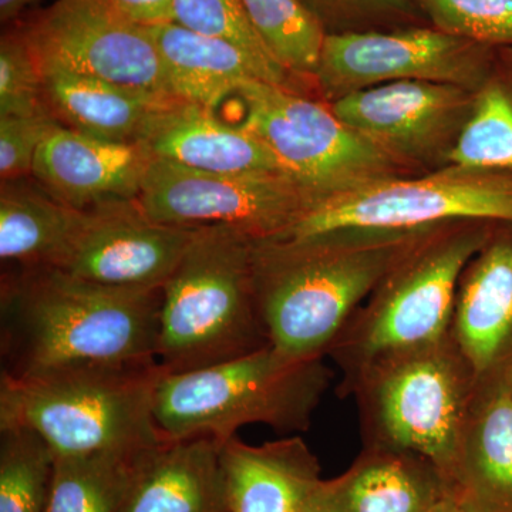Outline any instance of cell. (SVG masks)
I'll list each match as a JSON object with an SVG mask.
<instances>
[{"mask_svg":"<svg viewBox=\"0 0 512 512\" xmlns=\"http://www.w3.org/2000/svg\"><path fill=\"white\" fill-rule=\"evenodd\" d=\"M161 302L163 288H114L47 266L22 268L2 285V373L157 363Z\"/></svg>","mask_w":512,"mask_h":512,"instance_id":"cell-1","label":"cell"},{"mask_svg":"<svg viewBox=\"0 0 512 512\" xmlns=\"http://www.w3.org/2000/svg\"><path fill=\"white\" fill-rule=\"evenodd\" d=\"M421 228L345 227L255 239V299L269 343L295 359H325Z\"/></svg>","mask_w":512,"mask_h":512,"instance_id":"cell-2","label":"cell"},{"mask_svg":"<svg viewBox=\"0 0 512 512\" xmlns=\"http://www.w3.org/2000/svg\"><path fill=\"white\" fill-rule=\"evenodd\" d=\"M157 363H83L0 377V429L39 434L56 457L137 453L164 440L154 419Z\"/></svg>","mask_w":512,"mask_h":512,"instance_id":"cell-3","label":"cell"},{"mask_svg":"<svg viewBox=\"0 0 512 512\" xmlns=\"http://www.w3.org/2000/svg\"><path fill=\"white\" fill-rule=\"evenodd\" d=\"M494 224L450 221L417 232L333 340L326 356L340 367L342 380L384 356L450 336L458 281Z\"/></svg>","mask_w":512,"mask_h":512,"instance_id":"cell-4","label":"cell"},{"mask_svg":"<svg viewBox=\"0 0 512 512\" xmlns=\"http://www.w3.org/2000/svg\"><path fill=\"white\" fill-rule=\"evenodd\" d=\"M254 242L221 225L197 229L163 286L157 340L163 375L204 369L271 345L256 306Z\"/></svg>","mask_w":512,"mask_h":512,"instance_id":"cell-5","label":"cell"},{"mask_svg":"<svg viewBox=\"0 0 512 512\" xmlns=\"http://www.w3.org/2000/svg\"><path fill=\"white\" fill-rule=\"evenodd\" d=\"M332 376L323 359H295L269 345L204 369L161 375L154 419L167 440L214 437L224 443L249 424L305 431Z\"/></svg>","mask_w":512,"mask_h":512,"instance_id":"cell-6","label":"cell"},{"mask_svg":"<svg viewBox=\"0 0 512 512\" xmlns=\"http://www.w3.org/2000/svg\"><path fill=\"white\" fill-rule=\"evenodd\" d=\"M477 377L450 336L426 348L384 356L342 380L353 396L363 446L413 451L446 481Z\"/></svg>","mask_w":512,"mask_h":512,"instance_id":"cell-7","label":"cell"},{"mask_svg":"<svg viewBox=\"0 0 512 512\" xmlns=\"http://www.w3.org/2000/svg\"><path fill=\"white\" fill-rule=\"evenodd\" d=\"M234 97L238 124L262 141L284 173L323 201L420 175L340 120L323 100L258 80Z\"/></svg>","mask_w":512,"mask_h":512,"instance_id":"cell-8","label":"cell"},{"mask_svg":"<svg viewBox=\"0 0 512 512\" xmlns=\"http://www.w3.org/2000/svg\"><path fill=\"white\" fill-rule=\"evenodd\" d=\"M322 202L284 171L208 173L156 157L137 197L161 224L221 225L255 239L285 237Z\"/></svg>","mask_w":512,"mask_h":512,"instance_id":"cell-9","label":"cell"},{"mask_svg":"<svg viewBox=\"0 0 512 512\" xmlns=\"http://www.w3.org/2000/svg\"><path fill=\"white\" fill-rule=\"evenodd\" d=\"M466 220L512 222V171L451 163L431 173L370 185L323 201L285 237Z\"/></svg>","mask_w":512,"mask_h":512,"instance_id":"cell-10","label":"cell"},{"mask_svg":"<svg viewBox=\"0 0 512 512\" xmlns=\"http://www.w3.org/2000/svg\"><path fill=\"white\" fill-rule=\"evenodd\" d=\"M494 50L431 25L328 36L315 82L325 103L380 84L412 80L476 92Z\"/></svg>","mask_w":512,"mask_h":512,"instance_id":"cell-11","label":"cell"},{"mask_svg":"<svg viewBox=\"0 0 512 512\" xmlns=\"http://www.w3.org/2000/svg\"><path fill=\"white\" fill-rule=\"evenodd\" d=\"M22 29L39 66L175 99L150 30L111 0H55Z\"/></svg>","mask_w":512,"mask_h":512,"instance_id":"cell-12","label":"cell"},{"mask_svg":"<svg viewBox=\"0 0 512 512\" xmlns=\"http://www.w3.org/2000/svg\"><path fill=\"white\" fill-rule=\"evenodd\" d=\"M330 109L420 174L447 167L466 130L474 92L456 84H380L329 103Z\"/></svg>","mask_w":512,"mask_h":512,"instance_id":"cell-13","label":"cell"},{"mask_svg":"<svg viewBox=\"0 0 512 512\" xmlns=\"http://www.w3.org/2000/svg\"><path fill=\"white\" fill-rule=\"evenodd\" d=\"M148 218L136 201L86 211L82 228L56 269L114 288L161 289L197 234Z\"/></svg>","mask_w":512,"mask_h":512,"instance_id":"cell-14","label":"cell"},{"mask_svg":"<svg viewBox=\"0 0 512 512\" xmlns=\"http://www.w3.org/2000/svg\"><path fill=\"white\" fill-rule=\"evenodd\" d=\"M153 153L144 141H111L57 124L37 150L33 177L74 210L136 201Z\"/></svg>","mask_w":512,"mask_h":512,"instance_id":"cell-15","label":"cell"},{"mask_svg":"<svg viewBox=\"0 0 512 512\" xmlns=\"http://www.w3.org/2000/svg\"><path fill=\"white\" fill-rule=\"evenodd\" d=\"M450 338L477 382L512 373V222H497L458 281Z\"/></svg>","mask_w":512,"mask_h":512,"instance_id":"cell-16","label":"cell"},{"mask_svg":"<svg viewBox=\"0 0 512 512\" xmlns=\"http://www.w3.org/2000/svg\"><path fill=\"white\" fill-rule=\"evenodd\" d=\"M464 512H512V373L477 382L446 478Z\"/></svg>","mask_w":512,"mask_h":512,"instance_id":"cell-17","label":"cell"},{"mask_svg":"<svg viewBox=\"0 0 512 512\" xmlns=\"http://www.w3.org/2000/svg\"><path fill=\"white\" fill-rule=\"evenodd\" d=\"M447 498L443 474L429 458L363 446L345 473L322 480L308 507L318 512H434Z\"/></svg>","mask_w":512,"mask_h":512,"instance_id":"cell-18","label":"cell"},{"mask_svg":"<svg viewBox=\"0 0 512 512\" xmlns=\"http://www.w3.org/2000/svg\"><path fill=\"white\" fill-rule=\"evenodd\" d=\"M221 446L214 437H191L144 448L117 512H229Z\"/></svg>","mask_w":512,"mask_h":512,"instance_id":"cell-19","label":"cell"},{"mask_svg":"<svg viewBox=\"0 0 512 512\" xmlns=\"http://www.w3.org/2000/svg\"><path fill=\"white\" fill-rule=\"evenodd\" d=\"M229 512H303L318 490V458L302 437L251 446L237 436L220 453Z\"/></svg>","mask_w":512,"mask_h":512,"instance_id":"cell-20","label":"cell"},{"mask_svg":"<svg viewBox=\"0 0 512 512\" xmlns=\"http://www.w3.org/2000/svg\"><path fill=\"white\" fill-rule=\"evenodd\" d=\"M39 69L47 107L57 121L104 140H146L157 117L178 101L62 67Z\"/></svg>","mask_w":512,"mask_h":512,"instance_id":"cell-21","label":"cell"},{"mask_svg":"<svg viewBox=\"0 0 512 512\" xmlns=\"http://www.w3.org/2000/svg\"><path fill=\"white\" fill-rule=\"evenodd\" d=\"M144 143L156 158L208 173L282 171L271 151L247 128L187 101L168 106Z\"/></svg>","mask_w":512,"mask_h":512,"instance_id":"cell-22","label":"cell"},{"mask_svg":"<svg viewBox=\"0 0 512 512\" xmlns=\"http://www.w3.org/2000/svg\"><path fill=\"white\" fill-rule=\"evenodd\" d=\"M147 28L175 99L215 110L244 84L255 80L266 83L258 64L225 40L200 35L175 22Z\"/></svg>","mask_w":512,"mask_h":512,"instance_id":"cell-23","label":"cell"},{"mask_svg":"<svg viewBox=\"0 0 512 512\" xmlns=\"http://www.w3.org/2000/svg\"><path fill=\"white\" fill-rule=\"evenodd\" d=\"M86 211L74 210L39 188L3 183L0 258L20 268H56L79 234Z\"/></svg>","mask_w":512,"mask_h":512,"instance_id":"cell-24","label":"cell"},{"mask_svg":"<svg viewBox=\"0 0 512 512\" xmlns=\"http://www.w3.org/2000/svg\"><path fill=\"white\" fill-rule=\"evenodd\" d=\"M451 163L512 171V47H495Z\"/></svg>","mask_w":512,"mask_h":512,"instance_id":"cell-25","label":"cell"},{"mask_svg":"<svg viewBox=\"0 0 512 512\" xmlns=\"http://www.w3.org/2000/svg\"><path fill=\"white\" fill-rule=\"evenodd\" d=\"M239 2L275 62L316 86L315 76L328 35L305 3L302 0Z\"/></svg>","mask_w":512,"mask_h":512,"instance_id":"cell-26","label":"cell"},{"mask_svg":"<svg viewBox=\"0 0 512 512\" xmlns=\"http://www.w3.org/2000/svg\"><path fill=\"white\" fill-rule=\"evenodd\" d=\"M138 453L56 457L45 512H117Z\"/></svg>","mask_w":512,"mask_h":512,"instance_id":"cell-27","label":"cell"},{"mask_svg":"<svg viewBox=\"0 0 512 512\" xmlns=\"http://www.w3.org/2000/svg\"><path fill=\"white\" fill-rule=\"evenodd\" d=\"M173 22L244 50L258 64L266 83L319 99L315 84L289 73L269 55L239 0H174Z\"/></svg>","mask_w":512,"mask_h":512,"instance_id":"cell-28","label":"cell"},{"mask_svg":"<svg viewBox=\"0 0 512 512\" xmlns=\"http://www.w3.org/2000/svg\"><path fill=\"white\" fill-rule=\"evenodd\" d=\"M55 466L56 454L35 431L0 429V512H45Z\"/></svg>","mask_w":512,"mask_h":512,"instance_id":"cell-29","label":"cell"},{"mask_svg":"<svg viewBox=\"0 0 512 512\" xmlns=\"http://www.w3.org/2000/svg\"><path fill=\"white\" fill-rule=\"evenodd\" d=\"M434 28L491 47H512V0H414Z\"/></svg>","mask_w":512,"mask_h":512,"instance_id":"cell-30","label":"cell"},{"mask_svg":"<svg viewBox=\"0 0 512 512\" xmlns=\"http://www.w3.org/2000/svg\"><path fill=\"white\" fill-rule=\"evenodd\" d=\"M328 36L430 25L414 0H302Z\"/></svg>","mask_w":512,"mask_h":512,"instance_id":"cell-31","label":"cell"},{"mask_svg":"<svg viewBox=\"0 0 512 512\" xmlns=\"http://www.w3.org/2000/svg\"><path fill=\"white\" fill-rule=\"evenodd\" d=\"M52 113L43 93V79L22 26L0 39V116Z\"/></svg>","mask_w":512,"mask_h":512,"instance_id":"cell-32","label":"cell"},{"mask_svg":"<svg viewBox=\"0 0 512 512\" xmlns=\"http://www.w3.org/2000/svg\"><path fill=\"white\" fill-rule=\"evenodd\" d=\"M60 124L52 113L0 116V177L3 183L32 174L37 150Z\"/></svg>","mask_w":512,"mask_h":512,"instance_id":"cell-33","label":"cell"},{"mask_svg":"<svg viewBox=\"0 0 512 512\" xmlns=\"http://www.w3.org/2000/svg\"><path fill=\"white\" fill-rule=\"evenodd\" d=\"M127 15L141 25L173 22L174 0H111Z\"/></svg>","mask_w":512,"mask_h":512,"instance_id":"cell-34","label":"cell"},{"mask_svg":"<svg viewBox=\"0 0 512 512\" xmlns=\"http://www.w3.org/2000/svg\"><path fill=\"white\" fill-rule=\"evenodd\" d=\"M35 2L36 0H0V20L2 23L12 22Z\"/></svg>","mask_w":512,"mask_h":512,"instance_id":"cell-35","label":"cell"},{"mask_svg":"<svg viewBox=\"0 0 512 512\" xmlns=\"http://www.w3.org/2000/svg\"><path fill=\"white\" fill-rule=\"evenodd\" d=\"M434 512H464L461 511L460 508L457 507L456 504L453 503V501L450 500V498H447L446 501H444L443 504L440 505L439 508H437Z\"/></svg>","mask_w":512,"mask_h":512,"instance_id":"cell-36","label":"cell"},{"mask_svg":"<svg viewBox=\"0 0 512 512\" xmlns=\"http://www.w3.org/2000/svg\"><path fill=\"white\" fill-rule=\"evenodd\" d=\"M303 512H318V511H315V510H312V508L306 507V510Z\"/></svg>","mask_w":512,"mask_h":512,"instance_id":"cell-37","label":"cell"}]
</instances>
